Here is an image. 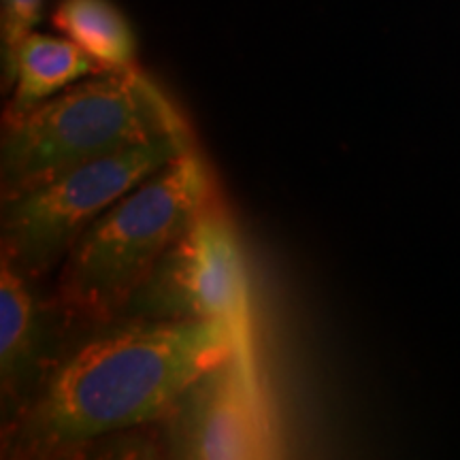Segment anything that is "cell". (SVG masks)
Wrapping results in <instances>:
<instances>
[{
    "label": "cell",
    "mask_w": 460,
    "mask_h": 460,
    "mask_svg": "<svg viewBox=\"0 0 460 460\" xmlns=\"http://www.w3.org/2000/svg\"><path fill=\"white\" fill-rule=\"evenodd\" d=\"M54 26L84 49L101 71L137 66V39L122 11L111 0H60Z\"/></svg>",
    "instance_id": "cell-9"
},
{
    "label": "cell",
    "mask_w": 460,
    "mask_h": 460,
    "mask_svg": "<svg viewBox=\"0 0 460 460\" xmlns=\"http://www.w3.org/2000/svg\"><path fill=\"white\" fill-rule=\"evenodd\" d=\"M194 147L192 132L160 137L92 160L41 186L4 199L0 209L3 256L28 278L62 264L96 217L147 177Z\"/></svg>",
    "instance_id": "cell-4"
},
{
    "label": "cell",
    "mask_w": 460,
    "mask_h": 460,
    "mask_svg": "<svg viewBox=\"0 0 460 460\" xmlns=\"http://www.w3.org/2000/svg\"><path fill=\"white\" fill-rule=\"evenodd\" d=\"M164 420L169 452L175 458L258 460L281 454L252 349L234 348L200 373Z\"/></svg>",
    "instance_id": "cell-6"
},
{
    "label": "cell",
    "mask_w": 460,
    "mask_h": 460,
    "mask_svg": "<svg viewBox=\"0 0 460 460\" xmlns=\"http://www.w3.org/2000/svg\"><path fill=\"white\" fill-rule=\"evenodd\" d=\"M101 73L99 65L68 39L31 32L13 58L3 90H11L4 111L20 113L51 99L88 75Z\"/></svg>",
    "instance_id": "cell-8"
},
{
    "label": "cell",
    "mask_w": 460,
    "mask_h": 460,
    "mask_svg": "<svg viewBox=\"0 0 460 460\" xmlns=\"http://www.w3.org/2000/svg\"><path fill=\"white\" fill-rule=\"evenodd\" d=\"M183 132L190 126L180 109L139 66L88 75L37 107L4 111L0 197H17L75 166Z\"/></svg>",
    "instance_id": "cell-2"
},
{
    "label": "cell",
    "mask_w": 460,
    "mask_h": 460,
    "mask_svg": "<svg viewBox=\"0 0 460 460\" xmlns=\"http://www.w3.org/2000/svg\"><path fill=\"white\" fill-rule=\"evenodd\" d=\"M243 348L224 322L113 320L45 367L15 413L20 452L60 454L166 418L200 373Z\"/></svg>",
    "instance_id": "cell-1"
},
{
    "label": "cell",
    "mask_w": 460,
    "mask_h": 460,
    "mask_svg": "<svg viewBox=\"0 0 460 460\" xmlns=\"http://www.w3.org/2000/svg\"><path fill=\"white\" fill-rule=\"evenodd\" d=\"M214 181L197 146L132 188L68 250L58 303L77 320H118L164 252L214 205Z\"/></svg>",
    "instance_id": "cell-3"
},
{
    "label": "cell",
    "mask_w": 460,
    "mask_h": 460,
    "mask_svg": "<svg viewBox=\"0 0 460 460\" xmlns=\"http://www.w3.org/2000/svg\"><path fill=\"white\" fill-rule=\"evenodd\" d=\"M43 312L31 278L7 256L0 258V386L20 411L43 373Z\"/></svg>",
    "instance_id": "cell-7"
},
{
    "label": "cell",
    "mask_w": 460,
    "mask_h": 460,
    "mask_svg": "<svg viewBox=\"0 0 460 460\" xmlns=\"http://www.w3.org/2000/svg\"><path fill=\"white\" fill-rule=\"evenodd\" d=\"M118 320L224 322L243 348H252L243 256L217 203L164 252Z\"/></svg>",
    "instance_id": "cell-5"
},
{
    "label": "cell",
    "mask_w": 460,
    "mask_h": 460,
    "mask_svg": "<svg viewBox=\"0 0 460 460\" xmlns=\"http://www.w3.org/2000/svg\"><path fill=\"white\" fill-rule=\"evenodd\" d=\"M43 0H0V39H3V79L28 34L41 20Z\"/></svg>",
    "instance_id": "cell-10"
}]
</instances>
